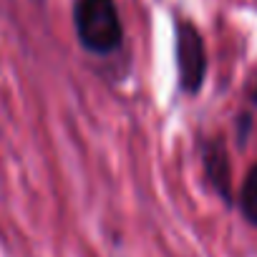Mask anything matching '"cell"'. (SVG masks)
Listing matches in <instances>:
<instances>
[{
	"mask_svg": "<svg viewBox=\"0 0 257 257\" xmlns=\"http://www.w3.org/2000/svg\"><path fill=\"white\" fill-rule=\"evenodd\" d=\"M73 28L81 48L111 56L123 43V23L113 0H73Z\"/></svg>",
	"mask_w": 257,
	"mask_h": 257,
	"instance_id": "6da1fadb",
	"label": "cell"
},
{
	"mask_svg": "<svg viewBox=\"0 0 257 257\" xmlns=\"http://www.w3.org/2000/svg\"><path fill=\"white\" fill-rule=\"evenodd\" d=\"M177 68L179 88L189 96L199 93L207 76V48L202 33L189 21H177Z\"/></svg>",
	"mask_w": 257,
	"mask_h": 257,
	"instance_id": "7a4b0ae2",
	"label": "cell"
},
{
	"mask_svg": "<svg viewBox=\"0 0 257 257\" xmlns=\"http://www.w3.org/2000/svg\"><path fill=\"white\" fill-rule=\"evenodd\" d=\"M202 164H204V174L212 184V189L222 197L224 204H234V194H232V172H229V157L224 149V142L217 137L207 144H202Z\"/></svg>",
	"mask_w": 257,
	"mask_h": 257,
	"instance_id": "3957f363",
	"label": "cell"
},
{
	"mask_svg": "<svg viewBox=\"0 0 257 257\" xmlns=\"http://www.w3.org/2000/svg\"><path fill=\"white\" fill-rule=\"evenodd\" d=\"M237 204H239L242 217H244L252 227H257V164H254V167H249L247 177L242 179Z\"/></svg>",
	"mask_w": 257,
	"mask_h": 257,
	"instance_id": "277c9868",
	"label": "cell"
},
{
	"mask_svg": "<svg viewBox=\"0 0 257 257\" xmlns=\"http://www.w3.org/2000/svg\"><path fill=\"white\" fill-rule=\"evenodd\" d=\"M239 142L244 144L247 142V134H249V128H252V118H249V113H244V116H239Z\"/></svg>",
	"mask_w": 257,
	"mask_h": 257,
	"instance_id": "5b68a950",
	"label": "cell"
},
{
	"mask_svg": "<svg viewBox=\"0 0 257 257\" xmlns=\"http://www.w3.org/2000/svg\"><path fill=\"white\" fill-rule=\"evenodd\" d=\"M249 101L257 106V73H254V78H252V83H249Z\"/></svg>",
	"mask_w": 257,
	"mask_h": 257,
	"instance_id": "8992f818",
	"label": "cell"
}]
</instances>
